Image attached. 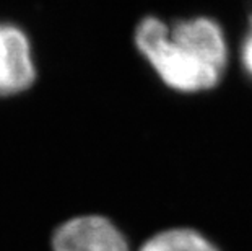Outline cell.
<instances>
[{"instance_id": "1", "label": "cell", "mask_w": 252, "mask_h": 251, "mask_svg": "<svg viewBox=\"0 0 252 251\" xmlns=\"http://www.w3.org/2000/svg\"><path fill=\"white\" fill-rule=\"evenodd\" d=\"M135 44L166 87L181 93L217 88L229 62L224 31L208 17L181 20L174 25L147 17L137 26Z\"/></svg>"}, {"instance_id": "2", "label": "cell", "mask_w": 252, "mask_h": 251, "mask_svg": "<svg viewBox=\"0 0 252 251\" xmlns=\"http://www.w3.org/2000/svg\"><path fill=\"white\" fill-rule=\"evenodd\" d=\"M52 251H130L127 240L111 220L80 215L63 222L52 235Z\"/></svg>"}, {"instance_id": "3", "label": "cell", "mask_w": 252, "mask_h": 251, "mask_svg": "<svg viewBox=\"0 0 252 251\" xmlns=\"http://www.w3.org/2000/svg\"><path fill=\"white\" fill-rule=\"evenodd\" d=\"M36 80L28 36L18 26L0 21V97L23 93Z\"/></svg>"}, {"instance_id": "4", "label": "cell", "mask_w": 252, "mask_h": 251, "mask_svg": "<svg viewBox=\"0 0 252 251\" xmlns=\"http://www.w3.org/2000/svg\"><path fill=\"white\" fill-rule=\"evenodd\" d=\"M138 251H220L210 240L192 228H169L148 238Z\"/></svg>"}, {"instance_id": "5", "label": "cell", "mask_w": 252, "mask_h": 251, "mask_svg": "<svg viewBox=\"0 0 252 251\" xmlns=\"http://www.w3.org/2000/svg\"><path fill=\"white\" fill-rule=\"evenodd\" d=\"M241 66H243L246 75L252 78V18H251L248 33L244 36L243 47H241Z\"/></svg>"}]
</instances>
